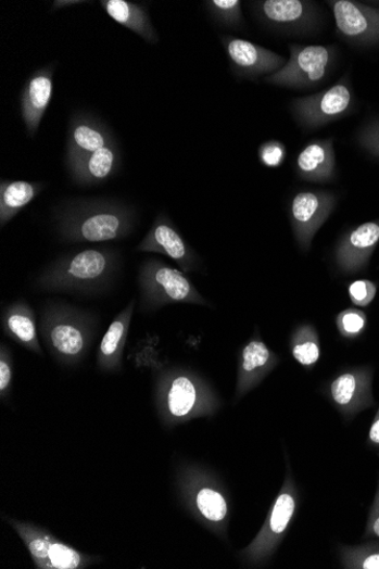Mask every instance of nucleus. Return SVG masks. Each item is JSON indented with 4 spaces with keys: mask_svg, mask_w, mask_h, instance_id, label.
Wrapping results in <instances>:
<instances>
[{
    "mask_svg": "<svg viewBox=\"0 0 379 569\" xmlns=\"http://www.w3.org/2000/svg\"><path fill=\"white\" fill-rule=\"evenodd\" d=\"M336 195L328 192H299L291 203V222L302 251L311 250L312 241L336 207Z\"/></svg>",
    "mask_w": 379,
    "mask_h": 569,
    "instance_id": "6e6552de",
    "label": "nucleus"
},
{
    "mask_svg": "<svg viewBox=\"0 0 379 569\" xmlns=\"http://www.w3.org/2000/svg\"><path fill=\"white\" fill-rule=\"evenodd\" d=\"M333 62V47L293 45L289 62L270 74L266 83L290 88L315 87L326 78Z\"/></svg>",
    "mask_w": 379,
    "mask_h": 569,
    "instance_id": "7ed1b4c3",
    "label": "nucleus"
},
{
    "mask_svg": "<svg viewBox=\"0 0 379 569\" xmlns=\"http://www.w3.org/2000/svg\"><path fill=\"white\" fill-rule=\"evenodd\" d=\"M141 279L144 294L156 304L207 305L182 271L161 262H149L142 269Z\"/></svg>",
    "mask_w": 379,
    "mask_h": 569,
    "instance_id": "0eeeda50",
    "label": "nucleus"
},
{
    "mask_svg": "<svg viewBox=\"0 0 379 569\" xmlns=\"http://www.w3.org/2000/svg\"><path fill=\"white\" fill-rule=\"evenodd\" d=\"M115 256L109 251L87 250L64 260L47 276L50 288H89L105 280Z\"/></svg>",
    "mask_w": 379,
    "mask_h": 569,
    "instance_id": "39448f33",
    "label": "nucleus"
},
{
    "mask_svg": "<svg viewBox=\"0 0 379 569\" xmlns=\"http://www.w3.org/2000/svg\"><path fill=\"white\" fill-rule=\"evenodd\" d=\"M277 357L260 339H252L241 353L237 394L242 397L257 387L279 364Z\"/></svg>",
    "mask_w": 379,
    "mask_h": 569,
    "instance_id": "2eb2a0df",
    "label": "nucleus"
},
{
    "mask_svg": "<svg viewBox=\"0 0 379 569\" xmlns=\"http://www.w3.org/2000/svg\"><path fill=\"white\" fill-rule=\"evenodd\" d=\"M118 156L114 141L93 153L68 162L75 179L81 184H99L109 179L116 168Z\"/></svg>",
    "mask_w": 379,
    "mask_h": 569,
    "instance_id": "6ab92c4d",
    "label": "nucleus"
},
{
    "mask_svg": "<svg viewBox=\"0 0 379 569\" xmlns=\"http://www.w3.org/2000/svg\"><path fill=\"white\" fill-rule=\"evenodd\" d=\"M75 4H80V2H66V0H62V2H59V0H56V2H54V8L62 9V8L71 7Z\"/></svg>",
    "mask_w": 379,
    "mask_h": 569,
    "instance_id": "e433bc0d",
    "label": "nucleus"
},
{
    "mask_svg": "<svg viewBox=\"0 0 379 569\" xmlns=\"http://www.w3.org/2000/svg\"><path fill=\"white\" fill-rule=\"evenodd\" d=\"M194 506L206 521L219 524L229 515V505L223 494L213 486H201L194 493Z\"/></svg>",
    "mask_w": 379,
    "mask_h": 569,
    "instance_id": "bb28decb",
    "label": "nucleus"
},
{
    "mask_svg": "<svg viewBox=\"0 0 379 569\" xmlns=\"http://www.w3.org/2000/svg\"><path fill=\"white\" fill-rule=\"evenodd\" d=\"M42 184L2 181L0 186V223L2 227L28 206L42 191Z\"/></svg>",
    "mask_w": 379,
    "mask_h": 569,
    "instance_id": "4be33fe9",
    "label": "nucleus"
},
{
    "mask_svg": "<svg viewBox=\"0 0 379 569\" xmlns=\"http://www.w3.org/2000/svg\"><path fill=\"white\" fill-rule=\"evenodd\" d=\"M114 142L109 130L87 115H75L70 122L67 161L72 162Z\"/></svg>",
    "mask_w": 379,
    "mask_h": 569,
    "instance_id": "dca6fc26",
    "label": "nucleus"
},
{
    "mask_svg": "<svg viewBox=\"0 0 379 569\" xmlns=\"http://www.w3.org/2000/svg\"><path fill=\"white\" fill-rule=\"evenodd\" d=\"M7 331L31 351L40 353L34 313L27 305H14L5 314Z\"/></svg>",
    "mask_w": 379,
    "mask_h": 569,
    "instance_id": "b1692460",
    "label": "nucleus"
},
{
    "mask_svg": "<svg viewBox=\"0 0 379 569\" xmlns=\"http://www.w3.org/2000/svg\"><path fill=\"white\" fill-rule=\"evenodd\" d=\"M223 43L233 65L250 76L275 73L287 64L285 58L244 39L225 37Z\"/></svg>",
    "mask_w": 379,
    "mask_h": 569,
    "instance_id": "4468645a",
    "label": "nucleus"
},
{
    "mask_svg": "<svg viewBox=\"0 0 379 569\" xmlns=\"http://www.w3.org/2000/svg\"><path fill=\"white\" fill-rule=\"evenodd\" d=\"M101 7L121 26L130 29L150 43L159 41L146 9L128 0H101Z\"/></svg>",
    "mask_w": 379,
    "mask_h": 569,
    "instance_id": "aec40b11",
    "label": "nucleus"
},
{
    "mask_svg": "<svg viewBox=\"0 0 379 569\" xmlns=\"http://www.w3.org/2000/svg\"><path fill=\"white\" fill-rule=\"evenodd\" d=\"M359 141L368 152L379 157V123H375V125L365 129Z\"/></svg>",
    "mask_w": 379,
    "mask_h": 569,
    "instance_id": "72a5a7b5",
    "label": "nucleus"
},
{
    "mask_svg": "<svg viewBox=\"0 0 379 569\" xmlns=\"http://www.w3.org/2000/svg\"><path fill=\"white\" fill-rule=\"evenodd\" d=\"M258 10L264 20L281 27L306 26L313 17L311 3L302 0H266Z\"/></svg>",
    "mask_w": 379,
    "mask_h": 569,
    "instance_id": "412c9836",
    "label": "nucleus"
},
{
    "mask_svg": "<svg viewBox=\"0 0 379 569\" xmlns=\"http://www.w3.org/2000/svg\"><path fill=\"white\" fill-rule=\"evenodd\" d=\"M294 359L306 368H312L320 358V343L316 329L309 325L299 327L291 340Z\"/></svg>",
    "mask_w": 379,
    "mask_h": 569,
    "instance_id": "a878e982",
    "label": "nucleus"
},
{
    "mask_svg": "<svg viewBox=\"0 0 379 569\" xmlns=\"http://www.w3.org/2000/svg\"><path fill=\"white\" fill-rule=\"evenodd\" d=\"M338 330L344 339H358L368 327L367 315L356 308H349L341 312L337 317Z\"/></svg>",
    "mask_w": 379,
    "mask_h": 569,
    "instance_id": "c85d7f7f",
    "label": "nucleus"
},
{
    "mask_svg": "<svg viewBox=\"0 0 379 569\" xmlns=\"http://www.w3.org/2000/svg\"><path fill=\"white\" fill-rule=\"evenodd\" d=\"M138 252L160 253L178 263L186 271L191 269L193 256L184 238L164 215H160L153 228L137 246Z\"/></svg>",
    "mask_w": 379,
    "mask_h": 569,
    "instance_id": "ddd939ff",
    "label": "nucleus"
},
{
    "mask_svg": "<svg viewBox=\"0 0 379 569\" xmlns=\"http://www.w3.org/2000/svg\"><path fill=\"white\" fill-rule=\"evenodd\" d=\"M166 404L169 415L182 419L209 409V393L190 376H176L168 384Z\"/></svg>",
    "mask_w": 379,
    "mask_h": 569,
    "instance_id": "f3484780",
    "label": "nucleus"
},
{
    "mask_svg": "<svg viewBox=\"0 0 379 569\" xmlns=\"http://www.w3.org/2000/svg\"><path fill=\"white\" fill-rule=\"evenodd\" d=\"M372 379V367L357 366L345 368L328 384V399L341 413L345 422L375 406Z\"/></svg>",
    "mask_w": 379,
    "mask_h": 569,
    "instance_id": "423d86ee",
    "label": "nucleus"
},
{
    "mask_svg": "<svg viewBox=\"0 0 379 569\" xmlns=\"http://www.w3.org/2000/svg\"><path fill=\"white\" fill-rule=\"evenodd\" d=\"M367 445L370 451H374L379 455V408L369 428Z\"/></svg>",
    "mask_w": 379,
    "mask_h": 569,
    "instance_id": "c9c22d12",
    "label": "nucleus"
},
{
    "mask_svg": "<svg viewBox=\"0 0 379 569\" xmlns=\"http://www.w3.org/2000/svg\"><path fill=\"white\" fill-rule=\"evenodd\" d=\"M377 284L369 280H357L349 286V296L353 305L369 306L375 300Z\"/></svg>",
    "mask_w": 379,
    "mask_h": 569,
    "instance_id": "7c9ffc66",
    "label": "nucleus"
},
{
    "mask_svg": "<svg viewBox=\"0 0 379 569\" xmlns=\"http://www.w3.org/2000/svg\"><path fill=\"white\" fill-rule=\"evenodd\" d=\"M379 243V220L367 222L353 229L340 241L336 262L346 275L364 270Z\"/></svg>",
    "mask_w": 379,
    "mask_h": 569,
    "instance_id": "9b49d317",
    "label": "nucleus"
},
{
    "mask_svg": "<svg viewBox=\"0 0 379 569\" xmlns=\"http://www.w3.org/2000/svg\"><path fill=\"white\" fill-rule=\"evenodd\" d=\"M12 381V367L7 359L4 352L2 354V361H0V392L4 395L9 390Z\"/></svg>",
    "mask_w": 379,
    "mask_h": 569,
    "instance_id": "f704fd0d",
    "label": "nucleus"
},
{
    "mask_svg": "<svg viewBox=\"0 0 379 569\" xmlns=\"http://www.w3.org/2000/svg\"><path fill=\"white\" fill-rule=\"evenodd\" d=\"M286 154V147L279 141H268L260 148L261 162L267 167L280 166Z\"/></svg>",
    "mask_w": 379,
    "mask_h": 569,
    "instance_id": "2f4dec72",
    "label": "nucleus"
},
{
    "mask_svg": "<svg viewBox=\"0 0 379 569\" xmlns=\"http://www.w3.org/2000/svg\"><path fill=\"white\" fill-rule=\"evenodd\" d=\"M337 27L346 40L370 45L379 41V10L351 0L330 2Z\"/></svg>",
    "mask_w": 379,
    "mask_h": 569,
    "instance_id": "9d476101",
    "label": "nucleus"
},
{
    "mask_svg": "<svg viewBox=\"0 0 379 569\" xmlns=\"http://www.w3.org/2000/svg\"><path fill=\"white\" fill-rule=\"evenodd\" d=\"M352 106V91L342 80L317 94L298 99L293 109L307 127H320L345 115Z\"/></svg>",
    "mask_w": 379,
    "mask_h": 569,
    "instance_id": "1a4fd4ad",
    "label": "nucleus"
},
{
    "mask_svg": "<svg viewBox=\"0 0 379 569\" xmlns=\"http://www.w3.org/2000/svg\"><path fill=\"white\" fill-rule=\"evenodd\" d=\"M296 169L302 179L330 181L336 170V154L332 140H315L303 148L296 159Z\"/></svg>",
    "mask_w": 379,
    "mask_h": 569,
    "instance_id": "a211bd4d",
    "label": "nucleus"
},
{
    "mask_svg": "<svg viewBox=\"0 0 379 569\" xmlns=\"http://www.w3.org/2000/svg\"><path fill=\"white\" fill-rule=\"evenodd\" d=\"M9 523L27 546L37 568L42 569H78L85 568L90 558L47 531L37 527L12 521Z\"/></svg>",
    "mask_w": 379,
    "mask_h": 569,
    "instance_id": "20e7f679",
    "label": "nucleus"
},
{
    "mask_svg": "<svg viewBox=\"0 0 379 569\" xmlns=\"http://www.w3.org/2000/svg\"><path fill=\"white\" fill-rule=\"evenodd\" d=\"M49 341L64 358L79 357L86 347L84 331L66 319L56 320L49 329Z\"/></svg>",
    "mask_w": 379,
    "mask_h": 569,
    "instance_id": "5701e85b",
    "label": "nucleus"
},
{
    "mask_svg": "<svg viewBox=\"0 0 379 569\" xmlns=\"http://www.w3.org/2000/svg\"><path fill=\"white\" fill-rule=\"evenodd\" d=\"M299 504V493L295 482L288 468V475L279 496L275 500L266 522L258 535L250 543L242 555L247 561L262 565L280 547L293 521Z\"/></svg>",
    "mask_w": 379,
    "mask_h": 569,
    "instance_id": "f03ea898",
    "label": "nucleus"
},
{
    "mask_svg": "<svg viewBox=\"0 0 379 569\" xmlns=\"http://www.w3.org/2000/svg\"><path fill=\"white\" fill-rule=\"evenodd\" d=\"M339 558L343 568L379 569V541H367L359 546H341Z\"/></svg>",
    "mask_w": 379,
    "mask_h": 569,
    "instance_id": "cd10ccee",
    "label": "nucleus"
},
{
    "mask_svg": "<svg viewBox=\"0 0 379 569\" xmlns=\"http://www.w3.org/2000/svg\"><path fill=\"white\" fill-rule=\"evenodd\" d=\"M132 216V212L118 205H85L65 215L61 232L66 240L73 242L116 240L130 233Z\"/></svg>",
    "mask_w": 379,
    "mask_h": 569,
    "instance_id": "f257e3e1",
    "label": "nucleus"
},
{
    "mask_svg": "<svg viewBox=\"0 0 379 569\" xmlns=\"http://www.w3.org/2000/svg\"><path fill=\"white\" fill-rule=\"evenodd\" d=\"M364 539L379 540V478L375 498L369 509Z\"/></svg>",
    "mask_w": 379,
    "mask_h": 569,
    "instance_id": "473e14b6",
    "label": "nucleus"
},
{
    "mask_svg": "<svg viewBox=\"0 0 379 569\" xmlns=\"http://www.w3.org/2000/svg\"><path fill=\"white\" fill-rule=\"evenodd\" d=\"M132 302L111 325L100 344V358L108 365H114L119 359V355L128 334L130 320L134 312Z\"/></svg>",
    "mask_w": 379,
    "mask_h": 569,
    "instance_id": "393cba45",
    "label": "nucleus"
},
{
    "mask_svg": "<svg viewBox=\"0 0 379 569\" xmlns=\"http://www.w3.org/2000/svg\"><path fill=\"white\" fill-rule=\"evenodd\" d=\"M53 73L54 68L52 67L40 68L33 74L23 88L21 97L22 117L25 128L31 137L36 136L50 101H52Z\"/></svg>",
    "mask_w": 379,
    "mask_h": 569,
    "instance_id": "f8f14e48",
    "label": "nucleus"
},
{
    "mask_svg": "<svg viewBox=\"0 0 379 569\" xmlns=\"http://www.w3.org/2000/svg\"><path fill=\"white\" fill-rule=\"evenodd\" d=\"M207 5L226 24H237L242 21L241 2L239 0H212Z\"/></svg>",
    "mask_w": 379,
    "mask_h": 569,
    "instance_id": "c756f323",
    "label": "nucleus"
}]
</instances>
